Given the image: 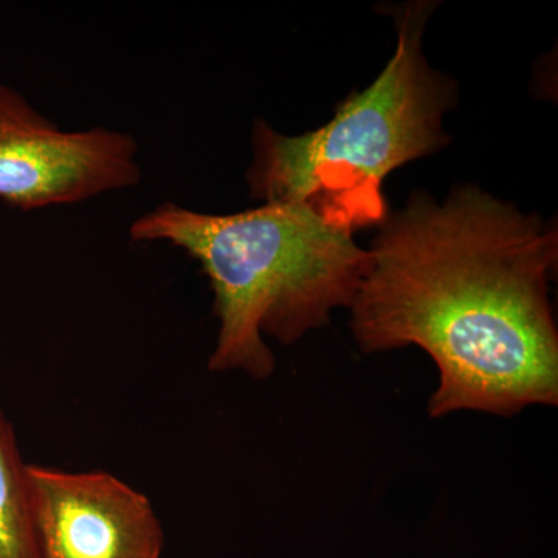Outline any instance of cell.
Segmentation results:
<instances>
[{
	"instance_id": "6da1fadb",
	"label": "cell",
	"mask_w": 558,
	"mask_h": 558,
	"mask_svg": "<svg viewBox=\"0 0 558 558\" xmlns=\"http://www.w3.org/2000/svg\"><path fill=\"white\" fill-rule=\"evenodd\" d=\"M368 252L352 336L365 355L417 347L432 357L429 417L558 405L556 226L478 186H458L442 204L413 191Z\"/></svg>"
},
{
	"instance_id": "7a4b0ae2",
	"label": "cell",
	"mask_w": 558,
	"mask_h": 558,
	"mask_svg": "<svg viewBox=\"0 0 558 558\" xmlns=\"http://www.w3.org/2000/svg\"><path fill=\"white\" fill-rule=\"evenodd\" d=\"M130 240L167 242L201 264L219 323L208 369L255 380L277 368L266 339L292 347L328 326L351 307L371 264L354 234L300 205L209 215L163 202L131 223Z\"/></svg>"
},
{
	"instance_id": "3957f363",
	"label": "cell",
	"mask_w": 558,
	"mask_h": 558,
	"mask_svg": "<svg viewBox=\"0 0 558 558\" xmlns=\"http://www.w3.org/2000/svg\"><path fill=\"white\" fill-rule=\"evenodd\" d=\"M436 2L392 7L398 47L376 81L339 102L318 130L284 135L256 119L252 130L250 197L300 205L330 229L379 227L388 215L385 179L449 145L444 116L454 108L457 83L432 69L422 49Z\"/></svg>"
},
{
	"instance_id": "277c9868",
	"label": "cell",
	"mask_w": 558,
	"mask_h": 558,
	"mask_svg": "<svg viewBox=\"0 0 558 558\" xmlns=\"http://www.w3.org/2000/svg\"><path fill=\"white\" fill-rule=\"evenodd\" d=\"M138 142L97 126L64 131L0 84V199L32 211L75 205L142 182Z\"/></svg>"
},
{
	"instance_id": "5b68a950",
	"label": "cell",
	"mask_w": 558,
	"mask_h": 558,
	"mask_svg": "<svg viewBox=\"0 0 558 558\" xmlns=\"http://www.w3.org/2000/svg\"><path fill=\"white\" fill-rule=\"evenodd\" d=\"M28 480L43 558H161L153 502L119 476L28 464Z\"/></svg>"
},
{
	"instance_id": "8992f818",
	"label": "cell",
	"mask_w": 558,
	"mask_h": 558,
	"mask_svg": "<svg viewBox=\"0 0 558 558\" xmlns=\"http://www.w3.org/2000/svg\"><path fill=\"white\" fill-rule=\"evenodd\" d=\"M0 558H43L28 464L13 425L0 409Z\"/></svg>"
}]
</instances>
